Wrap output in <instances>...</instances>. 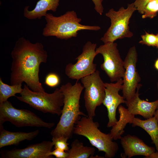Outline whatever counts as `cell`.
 Masks as SVG:
<instances>
[{"mask_svg":"<svg viewBox=\"0 0 158 158\" xmlns=\"http://www.w3.org/2000/svg\"><path fill=\"white\" fill-rule=\"evenodd\" d=\"M11 55V85L25 82L33 91L44 92L39 75L40 64L46 63L48 56L43 45L21 37L16 42Z\"/></svg>","mask_w":158,"mask_h":158,"instance_id":"6da1fadb","label":"cell"},{"mask_svg":"<svg viewBox=\"0 0 158 158\" xmlns=\"http://www.w3.org/2000/svg\"><path fill=\"white\" fill-rule=\"evenodd\" d=\"M78 81L74 85L68 82L60 88L64 95L63 105L59 121L51 132L52 138L63 136L68 140L71 138L75 125L81 116H87L80 110V99L84 88Z\"/></svg>","mask_w":158,"mask_h":158,"instance_id":"7a4b0ae2","label":"cell"},{"mask_svg":"<svg viewBox=\"0 0 158 158\" xmlns=\"http://www.w3.org/2000/svg\"><path fill=\"white\" fill-rule=\"evenodd\" d=\"M45 17L47 23L42 32L45 37L55 36L58 39L66 40L76 37L80 30L97 31L101 29L98 26L80 24L81 19L78 17L74 11H68L59 17L47 13Z\"/></svg>","mask_w":158,"mask_h":158,"instance_id":"3957f363","label":"cell"},{"mask_svg":"<svg viewBox=\"0 0 158 158\" xmlns=\"http://www.w3.org/2000/svg\"><path fill=\"white\" fill-rule=\"evenodd\" d=\"M99 127L98 123L94 121L93 118L83 116L75 124L73 133L87 138L99 151L105 153V157H114L118 149V145L113 141L110 133L102 132L99 129Z\"/></svg>","mask_w":158,"mask_h":158,"instance_id":"277c9868","label":"cell"},{"mask_svg":"<svg viewBox=\"0 0 158 158\" xmlns=\"http://www.w3.org/2000/svg\"><path fill=\"white\" fill-rule=\"evenodd\" d=\"M19 96H16L19 100L33 108L44 113L61 115L64 103V95L60 88L56 89L53 92H35L24 84Z\"/></svg>","mask_w":158,"mask_h":158,"instance_id":"5b68a950","label":"cell"},{"mask_svg":"<svg viewBox=\"0 0 158 158\" xmlns=\"http://www.w3.org/2000/svg\"><path fill=\"white\" fill-rule=\"evenodd\" d=\"M136 10L133 3L128 4L127 8L122 7L117 11L110 9L105 15L110 19L111 24L100 40L105 43L132 37L133 34L130 30L129 24L133 14Z\"/></svg>","mask_w":158,"mask_h":158,"instance_id":"8992f818","label":"cell"},{"mask_svg":"<svg viewBox=\"0 0 158 158\" xmlns=\"http://www.w3.org/2000/svg\"><path fill=\"white\" fill-rule=\"evenodd\" d=\"M9 122L18 127H36L50 129L54 125V123H48L30 110L15 108L8 100L0 104V129L3 124Z\"/></svg>","mask_w":158,"mask_h":158,"instance_id":"52a82bcc","label":"cell"},{"mask_svg":"<svg viewBox=\"0 0 158 158\" xmlns=\"http://www.w3.org/2000/svg\"><path fill=\"white\" fill-rule=\"evenodd\" d=\"M118 109L120 114L119 120L112 127L110 133L113 139L115 140L121 139L126 125L128 123H132L133 126L140 127L146 131L158 151V122L155 116L142 120L135 118L134 115L129 113L126 108L121 105L118 107Z\"/></svg>","mask_w":158,"mask_h":158,"instance_id":"ba28073f","label":"cell"},{"mask_svg":"<svg viewBox=\"0 0 158 158\" xmlns=\"http://www.w3.org/2000/svg\"><path fill=\"white\" fill-rule=\"evenodd\" d=\"M84 86L85 106L87 116L93 118L97 107L103 103L105 97V84L96 70L93 73L80 79Z\"/></svg>","mask_w":158,"mask_h":158,"instance_id":"9c48e42d","label":"cell"},{"mask_svg":"<svg viewBox=\"0 0 158 158\" xmlns=\"http://www.w3.org/2000/svg\"><path fill=\"white\" fill-rule=\"evenodd\" d=\"M97 44L87 41L83 46L82 53L75 59V63H69L65 67V73L69 78L78 80L90 75L96 71V64L93 61L97 55L96 52Z\"/></svg>","mask_w":158,"mask_h":158,"instance_id":"30bf717a","label":"cell"},{"mask_svg":"<svg viewBox=\"0 0 158 158\" xmlns=\"http://www.w3.org/2000/svg\"><path fill=\"white\" fill-rule=\"evenodd\" d=\"M98 54H101L104 62L100 67L109 78L111 82H116L122 78L125 71L123 61L117 48V43L108 42L96 49Z\"/></svg>","mask_w":158,"mask_h":158,"instance_id":"8fae6325","label":"cell"},{"mask_svg":"<svg viewBox=\"0 0 158 158\" xmlns=\"http://www.w3.org/2000/svg\"><path fill=\"white\" fill-rule=\"evenodd\" d=\"M138 59L136 47H130L123 61L125 69L122 89L123 96L126 100L131 98L135 94L137 88L141 85L140 77L137 71L136 63Z\"/></svg>","mask_w":158,"mask_h":158,"instance_id":"7c38bea8","label":"cell"},{"mask_svg":"<svg viewBox=\"0 0 158 158\" xmlns=\"http://www.w3.org/2000/svg\"><path fill=\"white\" fill-rule=\"evenodd\" d=\"M123 80L121 78L115 83H104L105 97L102 104L106 107L109 121L108 127L114 125L117 121L116 118L117 108L121 104L125 103V99L121 96L119 92L122 90Z\"/></svg>","mask_w":158,"mask_h":158,"instance_id":"4fadbf2b","label":"cell"},{"mask_svg":"<svg viewBox=\"0 0 158 158\" xmlns=\"http://www.w3.org/2000/svg\"><path fill=\"white\" fill-rule=\"evenodd\" d=\"M54 146L52 142L44 141L23 149L1 151V158H52L48 154L52 151Z\"/></svg>","mask_w":158,"mask_h":158,"instance_id":"5bb4252c","label":"cell"},{"mask_svg":"<svg viewBox=\"0 0 158 158\" xmlns=\"http://www.w3.org/2000/svg\"><path fill=\"white\" fill-rule=\"evenodd\" d=\"M120 139L124 152L121 155L123 158H130L136 155H143L148 158L155 152L154 147L148 146L136 136L128 135L121 137Z\"/></svg>","mask_w":158,"mask_h":158,"instance_id":"9a60e30c","label":"cell"},{"mask_svg":"<svg viewBox=\"0 0 158 158\" xmlns=\"http://www.w3.org/2000/svg\"><path fill=\"white\" fill-rule=\"evenodd\" d=\"M141 85L137 88L134 95L130 99L125 101L127 111L135 115H139L146 119L154 116L158 105V99L152 102H149L141 99L139 97V90Z\"/></svg>","mask_w":158,"mask_h":158,"instance_id":"2e32d148","label":"cell"},{"mask_svg":"<svg viewBox=\"0 0 158 158\" xmlns=\"http://www.w3.org/2000/svg\"><path fill=\"white\" fill-rule=\"evenodd\" d=\"M0 148L12 145H18L20 142L25 140H30L39 133L37 130L28 133L11 132L4 129H0Z\"/></svg>","mask_w":158,"mask_h":158,"instance_id":"e0dca14e","label":"cell"},{"mask_svg":"<svg viewBox=\"0 0 158 158\" xmlns=\"http://www.w3.org/2000/svg\"><path fill=\"white\" fill-rule=\"evenodd\" d=\"M59 1L60 0H39L32 10H28L29 6L25 7L24 16L29 19H40L42 17L45 16L48 11H56L59 5Z\"/></svg>","mask_w":158,"mask_h":158,"instance_id":"ac0fdd59","label":"cell"},{"mask_svg":"<svg viewBox=\"0 0 158 158\" xmlns=\"http://www.w3.org/2000/svg\"><path fill=\"white\" fill-rule=\"evenodd\" d=\"M71 146V148L67 151L68 154L67 158H91L95 152L94 148L84 146L77 139L74 140Z\"/></svg>","mask_w":158,"mask_h":158,"instance_id":"d6986e66","label":"cell"},{"mask_svg":"<svg viewBox=\"0 0 158 158\" xmlns=\"http://www.w3.org/2000/svg\"><path fill=\"white\" fill-rule=\"evenodd\" d=\"M22 84L9 85L3 82L0 78V104L7 101L10 97L21 92Z\"/></svg>","mask_w":158,"mask_h":158,"instance_id":"ffe728a7","label":"cell"},{"mask_svg":"<svg viewBox=\"0 0 158 158\" xmlns=\"http://www.w3.org/2000/svg\"><path fill=\"white\" fill-rule=\"evenodd\" d=\"M158 12V0H152L148 2L145 6L142 18H153Z\"/></svg>","mask_w":158,"mask_h":158,"instance_id":"44dd1931","label":"cell"},{"mask_svg":"<svg viewBox=\"0 0 158 158\" xmlns=\"http://www.w3.org/2000/svg\"><path fill=\"white\" fill-rule=\"evenodd\" d=\"M68 139L63 136L52 138V142L54 146V148L59 149L65 151H67L69 148L67 142Z\"/></svg>","mask_w":158,"mask_h":158,"instance_id":"7402d4cb","label":"cell"},{"mask_svg":"<svg viewBox=\"0 0 158 158\" xmlns=\"http://www.w3.org/2000/svg\"><path fill=\"white\" fill-rule=\"evenodd\" d=\"M142 40L140 41V44H145L149 46H157L156 35L149 33L146 32L145 34L141 36Z\"/></svg>","mask_w":158,"mask_h":158,"instance_id":"603a6c76","label":"cell"},{"mask_svg":"<svg viewBox=\"0 0 158 158\" xmlns=\"http://www.w3.org/2000/svg\"><path fill=\"white\" fill-rule=\"evenodd\" d=\"M44 83L48 86L51 87H54L59 84L60 79L59 75L56 73H51L46 76Z\"/></svg>","mask_w":158,"mask_h":158,"instance_id":"cb8c5ba5","label":"cell"},{"mask_svg":"<svg viewBox=\"0 0 158 158\" xmlns=\"http://www.w3.org/2000/svg\"><path fill=\"white\" fill-rule=\"evenodd\" d=\"M48 155L52 158H53L52 155H54L56 158H67L68 154L67 152L55 148L53 151L49 152Z\"/></svg>","mask_w":158,"mask_h":158,"instance_id":"d4e9b609","label":"cell"},{"mask_svg":"<svg viewBox=\"0 0 158 158\" xmlns=\"http://www.w3.org/2000/svg\"><path fill=\"white\" fill-rule=\"evenodd\" d=\"M152 0H135L133 3L138 12L143 14L144 8L147 4Z\"/></svg>","mask_w":158,"mask_h":158,"instance_id":"484cf974","label":"cell"},{"mask_svg":"<svg viewBox=\"0 0 158 158\" xmlns=\"http://www.w3.org/2000/svg\"><path fill=\"white\" fill-rule=\"evenodd\" d=\"M92 1L94 4L95 10L100 15H102L104 11V8L102 4L103 0H92Z\"/></svg>","mask_w":158,"mask_h":158,"instance_id":"4316f807","label":"cell"},{"mask_svg":"<svg viewBox=\"0 0 158 158\" xmlns=\"http://www.w3.org/2000/svg\"><path fill=\"white\" fill-rule=\"evenodd\" d=\"M148 158H158V151L153 152Z\"/></svg>","mask_w":158,"mask_h":158,"instance_id":"83f0119b","label":"cell"},{"mask_svg":"<svg viewBox=\"0 0 158 158\" xmlns=\"http://www.w3.org/2000/svg\"><path fill=\"white\" fill-rule=\"evenodd\" d=\"M157 88L158 91V82L157 83ZM154 116H155L156 117V118L158 122V105L157 107V109L155 112Z\"/></svg>","mask_w":158,"mask_h":158,"instance_id":"f1b7e54d","label":"cell"},{"mask_svg":"<svg viewBox=\"0 0 158 158\" xmlns=\"http://www.w3.org/2000/svg\"><path fill=\"white\" fill-rule=\"evenodd\" d=\"M155 68L158 70V58L155 61L154 63Z\"/></svg>","mask_w":158,"mask_h":158,"instance_id":"f546056e","label":"cell"},{"mask_svg":"<svg viewBox=\"0 0 158 158\" xmlns=\"http://www.w3.org/2000/svg\"><path fill=\"white\" fill-rule=\"evenodd\" d=\"M156 36H157V46L156 47L157 48H158V33L156 35Z\"/></svg>","mask_w":158,"mask_h":158,"instance_id":"4dcf8cb0","label":"cell"},{"mask_svg":"<svg viewBox=\"0 0 158 158\" xmlns=\"http://www.w3.org/2000/svg\"></svg>","mask_w":158,"mask_h":158,"instance_id":"1f68e13d","label":"cell"}]
</instances>
